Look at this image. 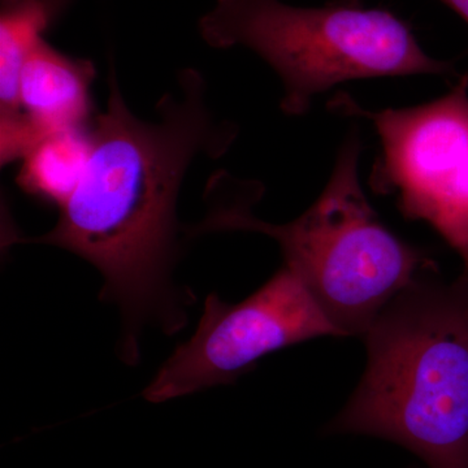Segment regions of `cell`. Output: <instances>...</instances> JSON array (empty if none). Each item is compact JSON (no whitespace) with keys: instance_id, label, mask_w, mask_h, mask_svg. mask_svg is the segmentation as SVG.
Returning <instances> with one entry per match:
<instances>
[{"instance_id":"52a82bcc","label":"cell","mask_w":468,"mask_h":468,"mask_svg":"<svg viewBox=\"0 0 468 468\" xmlns=\"http://www.w3.org/2000/svg\"><path fill=\"white\" fill-rule=\"evenodd\" d=\"M95 68L88 58L68 57L43 38L27 55L20 73V124L0 144L2 165L24 159L46 135L91 124Z\"/></svg>"},{"instance_id":"30bf717a","label":"cell","mask_w":468,"mask_h":468,"mask_svg":"<svg viewBox=\"0 0 468 468\" xmlns=\"http://www.w3.org/2000/svg\"><path fill=\"white\" fill-rule=\"evenodd\" d=\"M440 2L448 5L458 16L463 18L468 26V0H440Z\"/></svg>"},{"instance_id":"5b68a950","label":"cell","mask_w":468,"mask_h":468,"mask_svg":"<svg viewBox=\"0 0 468 468\" xmlns=\"http://www.w3.org/2000/svg\"><path fill=\"white\" fill-rule=\"evenodd\" d=\"M328 107L371 122L380 141L372 190L394 197L406 218L430 224L468 270V73L418 106L368 110L338 92Z\"/></svg>"},{"instance_id":"ba28073f","label":"cell","mask_w":468,"mask_h":468,"mask_svg":"<svg viewBox=\"0 0 468 468\" xmlns=\"http://www.w3.org/2000/svg\"><path fill=\"white\" fill-rule=\"evenodd\" d=\"M72 0H2L0 11V137L20 124L18 85L24 61Z\"/></svg>"},{"instance_id":"3957f363","label":"cell","mask_w":468,"mask_h":468,"mask_svg":"<svg viewBox=\"0 0 468 468\" xmlns=\"http://www.w3.org/2000/svg\"><path fill=\"white\" fill-rule=\"evenodd\" d=\"M362 141L356 128L341 144L324 190L300 218L271 224L255 218L257 183L217 175L208 190L217 197L196 233L242 230L275 239L291 267L341 335L363 337L381 310L435 266L381 223L359 178Z\"/></svg>"},{"instance_id":"6da1fadb","label":"cell","mask_w":468,"mask_h":468,"mask_svg":"<svg viewBox=\"0 0 468 468\" xmlns=\"http://www.w3.org/2000/svg\"><path fill=\"white\" fill-rule=\"evenodd\" d=\"M106 110L91 122V153L75 193L60 207L54 229L24 242L48 243L90 261L106 280L103 294L128 323L122 356L137 358V326L149 316L172 332L184 324L169 289L176 202L193 159L226 154L236 125L218 122L198 70L178 75V91L156 104L155 120L126 106L111 70ZM143 324V323H141Z\"/></svg>"},{"instance_id":"8992f818","label":"cell","mask_w":468,"mask_h":468,"mask_svg":"<svg viewBox=\"0 0 468 468\" xmlns=\"http://www.w3.org/2000/svg\"><path fill=\"white\" fill-rule=\"evenodd\" d=\"M323 335H340L301 277L282 266L239 303L212 292L196 334L180 345L144 390L150 402L232 384L273 351Z\"/></svg>"},{"instance_id":"9c48e42d","label":"cell","mask_w":468,"mask_h":468,"mask_svg":"<svg viewBox=\"0 0 468 468\" xmlns=\"http://www.w3.org/2000/svg\"><path fill=\"white\" fill-rule=\"evenodd\" d=\"M90 153L91 124L60 129L27 154L17 184L34 198L63 207L79 186Z\"/></svg>"},{"instance_id":"277c9868","label":"cell","mask_w":468,"mask_h":468,"mask_svg":"<svg viewBox=\"0 0 468 468\" xmlns=\"http://www.w3.org/2000/svg\"><path fill=\"white\" fill-rule=\"evenodd\" d=\"M199 30L211 48L243 46L275 70L282 112L304 115L314 98L354 80L460 77L451 61L430 57L411 27L360 0L295 7L282 0H217Z\"/></svg>"},{"instance_id":"7a4b0ae2","label":"cell","mask_w":468,"mask_h":468,"mask_svg":"<svg viewBox=\"0 0 468 468\" xmlns=\"http://www.w3.org/2000/svg\"><path fill=\"white\" fill-rule=\"evenodd\" d=\"M367 367L337 432L383 437L431 468H468V270L427 268L363 335Z\"/></svg>"}]
</instances>
